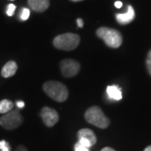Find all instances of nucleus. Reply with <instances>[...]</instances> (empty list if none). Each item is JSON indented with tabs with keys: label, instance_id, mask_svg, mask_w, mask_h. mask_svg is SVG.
I'll use <instances>...</instances> for the list:
<instances>
[{
	"label": "nucleus",
	"instance_id": "f257e3e1",
	"mask_svg": "<svg viewBox=\"0 0 151 151\" xmlns=\"http://www.w3.org/2000/svg\"><path fill=\"white\" fill-rule=\"evenodd\" d=\"M43 89L49 97L58 103L65 102L69 96L66 86L59 81H46L43 85Z\"/></svg>",
	"mask_w": 151,
	"mask_h": 151
},
{
	"label": "nucleus",
	"instance_id": "f03ea898",
	"mask_svg": "<svg viewBox=\"0 0 151 151\" xmlns=\"http://www.w3.org/2000/svg\"><path fill=\"white\" fill-rule=\"evenodd\" d=\"M85 119L89 124L100 129H107L110 124V120L106 117L103 110L97 106L91 107L86 110Z\"/></svg>",
	"mask_w": 151,
	"mask_h": 151
},
{
	"label": "nucleus",
	"instance_id": "7ed1b4c3",
	"mask_svg": "<svg viewBox=\"0 0 151 151\" xmlns=\"http://www.w3.org/2000/svg\"><path fill=\"white\" fill-rule=\"evenodd\" d=\"M97 35L111 48H119L123 43V37L119 31L107 27H101L97 30Z\"/></svg>",
	"mask_w": 151,
	"mask_h": 151
},
{
	"label": "nucleus",
	"instance_id": "20e7f679",
	"mask_svg": "<svg viewBox=\"0 0 151 151\" xmlns=\"http://www.w3.org/2000/svg\"><path fill=\"white\" fill-rule=\"evenodd\" d=\"M79 35L73 33H65L57 35L53 40L55 47L62 50H73L79 45Z\"/></svg>",
	"mask_w": 151,
	"mask_h": 151
},
{
	"label": "nucleus",
	"instance_id": "39448f33",
	"mask_svg": "<svg viewBox=\"0 0 151 151\" xmlns=\"http://www.w3.org/2000/svg\"><path fill=\"white\" fill-rule=\"evenodd\" d=\"M23 120L19 110H11L0 118V125L7 130L15 129L21 125Z\"/></svg>",
	"mask_w": 151,
	"mask_h": 151
},
{
	"label": "nucleus",
	"instance_id": "423d86ee",
	"mask_svg": "<svg viewBox=\"0 0 151 151\" xmlns=\"http://www.w3.org/2000/svg\"><path fill=\"white\" fill-rule=\"evenodd\" d=\"M60 70L62 75L65 77H72L77 75L79 72L81 65L79 62L72 59H65L63 60L60 62Z\"/></svg>",
	"mask_w": 151,
	"mask_h": 151
},
{
	"label": "nucleus",
	"instance_id": "0eeeda50",
	"mask_svg": "<svg viewBox=\"0 0 151 151\" xmlns=\"http://www.w3.org/2000/svg\"><path fill=\"white\" fill-rule=\"evenodd\" d=\"M78 142L86 148H90L97 143V137L92 130L82 129L77 133Z\"/></svg>",
	"mask_w": 151,
	"mask_h": 151
},
{
	"label": "nucleus",
	"instance_id": "6e6552de",
	"mask_svg": "<svg viewBox=\"0 0 151 151\" xmlns=\"http://www.w3.org/2000/svg\"><path fill=\"white\" fill-rule=\"evenodd\" d=\"M40 116L44 124L47 127H53L59 121V115L57 112L53 108L49 107H44L41 109Z\"/></svg>",
	"mask_w": 151,
	"mask_h": 151
},
{
	"label": "nucleus",
	"instance_id": "1a4fd4ad",
	"mask_svg": "<svg viewBox=\"0 0 151 151\" xmlns=\"http://www.w3.org/2000/svg\"><path fill=\"white\" fill-rule=\"evenodd\" d=\"M135 13L134 8L131 5L128 6V10L124 14H117L116 19L120 24H128L134 19Z\"/></svg>",
	"mask_w": 151,
	"mask_h": 151
},
{
	"label": "nucleus",
	"instance_id": "9d476101",
	"mask_svg": "<svg viewBox=\"0 0 151 151\" xmlns=\"http://www.w3.org/2000/svg\"><path fill=\"white\" fill-rule=\"evenodd\" d=\"M28 4L35 12H44L50 6V0H28Z\"/></svg>",
	"mask_w": 151,
	"mask_h": 151
},
{
	"label": "nucleus",
	"instance_id": "9b49d317",
	"mask_svg": "<svg viewBox=\"0 0 151 151\" xmlns=\"http://www.w3.org/2000/svg\"><path fill=\"white\" fill-rule=\"evenodd\" d=\"M17 70H18V65L16 62L14 60H10L4 65L1 71V75L4 78H9L14 75L16 73Z\"/></svg>",
	"mask_w": 151,
	"mask_h": 151
},
{
	"label": "nucleus",
	"instance_id": "f8f14e48",
	"mask_svg": "<svg viewBox=\"0 0 151 151\" xmlns=\"http://www.w3.org/2000/svg\"><path fill=\"white\" fill-rule=\"evenodd\" d=\"M107 94L109 98L113 99L115 101H119L122 99L123 95H122V92L121 89L119 88L118 86H108L107 87Z\"/></svg>",
	"mask_w": 151,
	"mask_h": 151
},
{
	"label": "nucleus",
	"instance_id": "ddd939ff",
	"mask_svg": "<svg viewBox=\"0 0 151 151\" xmlns=\"http://www.w3.org/2000/svg\"><path fill=\"white\" fill-rule=\"evenodd\" d=\"M14 108V103L8 99H4L0 102V113H7Z\"/></svg>",
	"mask_w": 151,
	"mask_h": 151
},
{
	"label": "nucleus",
	"instance_id": "4468645a",
	"mask_svg": "<svg viewBox=\"0 0 151 151\" xmlns=\"http://www.w3.org/2000/svg\"><path fill=\"white\" fill-rule=\"evenodd\" d=\"M0 151H11L10 145L5 140H0Z\"/></svg>",
	"mask_w": 151,
	"mask_h": 151
},
{
	"label": "nucleus",
	"instance_id": "2eb2a0df",
	"mask_svg": "<svg viewBox=\"0 0 151 151\" xmlns=\"http://www.w3.org/2000/svg\"><path fill=\"white\" fill-rule=\"evenodd\" d=\"M30 15V11L29 9H28L26 8L23 9L20 13V19L21 20H27L29 19V17Z\"/></svg>",
	"mask_w": 151,
	"mask_h": 151
},
{
	"label": "nucleus",
	"instance_id": "dca6fc26",
	"mask_svg": "<svg viewBox=\"0 0 151 151\" xmlns=\"http://www.w3.org/2000/svg\"><path fill=\"white\" fill-rule=\"evenodd\" d=\"M15 9H16V7H15L14 4H9L8 7H7V9H6V14H7V15H8V16H13Z\"/></svg>",
	"mask_w": 151,
	"mask_h": 151
},
{
	"label": "nucleus",
	"instance_id": "f3484780",
	"mask_svg": "<svg viewBox=\"0 0 151 151\" xmlns=\"http://www.w3.org/2000/svg\"><path fill=\"white\" fill-rule=\"evenodd\" d=\"M74 150H75V151H90L89 148H86L84 145H82L79 142H77L75 145Z\"/></svg>",
	"mask_w": 151,
	"mask_h": 151
},
{
	"label": "nucleus",
	"instance_id": "a211bd4d",
	"mask_svg": "<svg viewBox=\"0 0 151 151\" xmlns=\"http://www.w3.org/2000/svg\"><path fill=\"white\" fill-rule=\"evenodd\" d=\"M146 65H147V69L149 73L151 76V50H150L149 54L147 55V59H146Z\"/></svg>",
	"mask_w": 151,
	"mask_h": 151
},
{
	"label": "nucleus",
	"instance_id": "6ab92c4d",
	"mask_svg": "<svg viewBox=\"0 0 151 151\" xmlns=\"http://www.w3.org/2000/svg\"><path fill=\"white\" fill-rule=\"evenodd\" d=\"M16 105L19 108H24L25 104H24V103L23 101H18V102H16Z\"/></svg>",
	"mask_w": 151,
	"mask_h": 151
},
{
	"label": "nucleus",
	"instance_id": "aec40b11",
	"mask_svg": "<svg viewBox=\"0 0 151 151\" xmlns=\"http://www.w3.org/2000/svg\"><path fill=\"white\" fill-rule=\"evenodd\" d=\"M76 24H77V25L80 28H82L83 27V25H84L83 20H82L81 19H76Z\"/></svg>",
	"mask_w": 151,
	"mask_h": 151
},
{
	"label": "nucleus",
	"instance_id": "412c9836",
	"mask_svg": "<svg viewBox=\"0 0 151 151\" xmlns=\"http://www.w3.org/2000/svg\"><path fill=\"white\" fill-rule=\"evenodd\" d=\"M15 151H28V150L23 145H19L17 147V149L15 150Z\"/></svg>",
	"mask_w": 151,
	"mask_h": 151
},
{
	"label": "nucleus",
	"instance_id": "4be33fe9",
	"mask_svg": "<svg viewBox=\"0 0 151 151\" xmlns=\"http://www.w3.org/2000/svg\"><path fill=\"white\" fill-rule=\"evenodd\" d=\"M114 5H115V7H116V8H118V9H120V8H122V6H123V4H122V2H120V1H117V2H115Z\"/></svg>",
	"mask_w": 151,
	"mask_h": 151
},
{
	"label": "nucleus",
	"instance_id": "5701e85b",
	"mask_svg": "<svg viewBox=\"0 0 151 151\" xmlns=\"http://www.w3.org/2000/svg\"><path fill=\"white\" fill-rule=\"evenodd\" d=\"M101 151H116L113 150V148H110V147H105V148H103V150Z\"/></svg>",
	"mask_w": 151,
	"mask_h": 151
},
{
	"label": "nucleus",
	"instance_id": "b1692460",
	"mask_svg": "<svg viewBox=\"0 0 151 151\" xmlns=\"http://www.w3.org/2000/svg\"><path fill=\"white\" fill-rule=\"evenodd\" d=\"M144 151H151V145L148 146V147H146L145 150Z\"/></svg>",
	"mask_w": 151,
	"mask_h": 151
},
{
	"label": "nucleus",
	"instance_id": "393cba45",
	"mask_svg": "<svg viewBox=\"0 0 151 151\" xmlns=\"http://www.w3.org/2000/svg\"><path fill=\"white\" fill-rule=\"evenodd\" d=\"M70 1H73V2H79V1H82V0H70Z\"/></svg>",
	"mask_w": 151,
	"mask_h": 151
}]
</instances>
